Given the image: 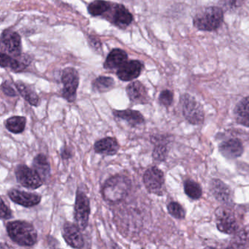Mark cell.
<instances>
[{
	"mask_svg": "<svg viewBox=\"0 0 249 249\" xmlns=\"http://www.w3.org/2000/svg\"><path fill=\"white\" fill-rule=\"evenodd\" d=\"M131 187L132 182L129 178L116 175L106 180L102 189V195L108 203H119L127 196Z\"/></svg>",
	"mask_w": 249,
	"mask_h": 249,
	"instance_id": "1",
	"label": "cell"
},
{
	"mask_svg": "<svg viewBox=\"0 0 249 249\" xmlns=\"http://www.w3.org/2000/svg\"><path fill=\"white\" fill-rule=\"evenodd\" d=\"M223 21L224 10L217 6L202 8L193 18L194 27L200 31H215L221 27Z\"/></svg>",
	"mask_w": 249,
	"mask_h": 249,
	"instance_id": "2",
	"label": "cell"
},
{
	"mask_svg": "<svg viewBox=\"0 0 249 249\" xmlns=\"http://www.w3.org/2000/svg\"><path fill=\"white\" fill-rule=\"evenodd\" d=\"M6 229L11 240L19 246L30 247L37 243V231L33 224L27 221H11L7 224Z\"/></svg>",
	"mask_w": 249,
	"mask_h": 249,
	"instance_id": "3",
	"label": "cell"
},
{
	"mask_svg": "<svg viewBox=\"0 0 249 249\" xmlns=\"http://www.w3.org/2000/svg\"><path fill=\"white\" fill-rule=\"evenodd\" d=\"M180 104L183 116L189 123L194 125L203 123L205 119L203 107L192 96L187 94L182 95Z\"/></svg>",
	"mask_w": 249,
	"mask_h": 249,
	"instance_id": "4",
	"label": "cell"
},
{
	"mask_svg": "<svg viewBox=\"0 0 249 249\" xmlns=\"http://www.w3.org/2000/svg\"><path fill=\"white\" fill-rule=\"evenodd\" d=\"M90 212V201L84 192L78 190L74 207V218L81 230H86L89 224Z\"/></svg>",
	"mask_w": 249,
	"mask_h": 249,
	"instance_id": "5",
	"label": "cell"
},
{
	"mask_svg": "<svg viewBox=\"0 0 249 249\" xmlns=\"http://www.w3.org/2000/svg\"><path fill=\"white\" fill-rule=\"evenodd\" d=\"M15 175L17 181L21 186L31 190L38 189L44 183L34 169L30 168L25 164L17 166L16 167Z\"/></svg>",
	"mask_w": 249,
	"mask_h": 249,
	"instance_id": "6",
	"label": "cell"
},
{
	"mask_svg": "<svg viewBox=\"0 0 249 249\" xmlns=\"http://www.w3.org/2000/svg\"><path fill=\"white\" fill-rule=\"evenodd\" d=\"M62 82L63 84L62 97L70 103L75 101L77 97V89L79 85L78 71L72 68H65L62 72Z\"/></svg>",
	"mask_w": 249,
	"mask_h": 249,
	"instance_id": "7",
	"label": "cell"
},
{
	"mask_svg": "<svg viewBox=\"0 0 249 249\" xmlns=\"http://www.w3.org/2000/svg\"><path fill=\"white\" fill-rule=\"evenodd\" d=\"M143 183L148 192L161 195L164 185V173L157 167H150L144 173Z\"/></svg>",
	"mask_w": 249,
	"mask_h": 249,
	"instance_id": "8",
	"label": "cell"
},
{
	"mask_svg": "<svg viewBox=\"0 0 249 249\" xmlns=\"http://www.w3.org/2000/svg\"><path fill=\"white\" fill-rule=\"evenodd\" d=\"M217 228L226 234H234L238 230V224L234 215L231 212L218 208L215 213Z\"/></svg>",
	"mask_w": 249,
	"mask_h": 249,
	"instance_id": "9",
	"label": "cell"
},
{
	"mask_svg": "<svg viewBox=\"0 0 249 249\" xmlns=\"http://www.w3.org/2000/svg\"><path fill=\"white\" fill-rule=\"evenodd\" d=\"M62 236L68 246L74 249H81L85 244L81 228L76 224L71 222L64 224Z\"/></svg>",
	"mask_w": 249,
	"mask_h": 249,
	"instance_id": "10",
	"label": "cell"
},
{
	"mask_svg": "<svg viewBox=\"0 0 249 249\" xmlns=\"http://www.w3.org/2000/svg\"><path fill=\"white\" fill-rule=\"evenodd\" d=\"M8 195L13 202L25 208H32L38 205L42 199L41 196L37 194L23 192L16 189L8 191Z\"/></svg>",
	"mask_w": 249,
	"mask_h": 249,
	"instance_id": "11",
	"label": "cell"
},
{
	"mask_svg": "<svg viewBox=\"0 0 249 249\" xmlns=\"http://www.w3.org/2000/svg\"><path fill=\"white\" fill-rule=\"evenodd\" d=\"M143 65L138 60L126 61L120 68H118L116 75L123 81H130L138 78L142 72Z\"/></svg>",
	"mask_w": 249,
	"mask_h": 249,
	"instance_id": "12",
	"label": "cell"
},
{
	"mask_svg": "<svg viewBox=\"0 0 249 249\" xmlns=\"http://www.w3.org/2000/svg\"><path fill=\"white\" fill-rule=\"evenodd\" d=\"M1 40L11 56L17 57L21 54V39L18 33L11 30H4Z\"/></svg>",
	"mask_w": 249,
	"mask_h": 249,
	"instance_id": "13",
	"label": "cell"
},
{
	"mask_svg": "<svg viewBox=\"0 0 249 249\" xmlns=\"http://www.w3.org/2000/svg\"><path fill=\"white\" fill-rule=\"evenodd\" d=\"M211 190L217 200L227 205L233 202V195L231 189L218 179H213L211 182Z\"/></svg>",
	"mask_w": 249,
	"mask_h": 249,
	"instance_id": "14",
	"label": "cell"
},
{
	"mask_svg": "<svg viewBox=\"0 0 249 249\" xmlns=\"http://www.w3.org/2000/svg\"><path fill=\"white\" fill-rule=\"evenodd\" d=\"M126 93L129 100L135 104H147L149 102L146 88L140 81L129 84L126 87Z\"/></svg>",
	"mask_w": 249,
	"mask_h": 249,
	"instance_id": "15",
	"label": "cell"
},
{
	"mask_svg": "<svg viewBox=\"0 0 249 249\" xmlns=\"http://www.w3.org/2000/svg\"><path fill=\"white\" fill-rule=\"evenodd\" d=\"M110 21L119 28L124 29L133 21L131 13L123 5H115L113 7Z\"/></svg>",
	"mask_w": 249,
	"mask_h": 249,
	"instance_id": "16",
	"label": "cell"
},
{
	"mask_svg": "<svg viewBox=\"0 0 249 249\" xmlns=\"http://www.w3.org/2000/svg\"><path fill=\"white\" fill-rule=\"evenodd\" d=\"M219 151L230 160L238 158L243 153V144L238 139H230L220 144Z\"/></svg>",
	"mask_w": 249,
	"mask_h": 249,
	"instance_id": "17",
	"label": "cell"
},
{
	"mask_svg": "<svg viewBox=\"0 0 249 249\" xmlns=\"http://www.w3.org/2000/svg\"><path fill=\"white\" fill-rule=\"evenodd\" d=\"M120 145L117 140L111 137L103 138L94 144V149L97 154L106 156H113L117 154Z\"/></svg>",
	"mask_w": 249,
	"mask_h": 249,
	"instance_id": "18",
	"label": "cell"
},
{
	"mask_svg": "<svg viewBox=\"0 0 249 249\" xmlns=\"http://www.w3.org/2000/svg\"><path fill=\"white\" fill-rule=\"evenodd\" d=\"M127 53L122 49H113L107 56L104 68L107 70L119 68L127 61Z\"/></svg>",
	"mask_w": 249,
	"mask_h": 249,
	"instance_id": "19",
	"label": "cell"
},
{
	"mask_svg": "<svg viewBox=\"0 0 249 249\" xmlns=\"http://www.w3.org/2000/svg\"><path fill=\"white\" fill-rule=\"evenodd\" d=\"M113 113L115 117L126 121L132 126L142 124L145 122L142 113L137 110L126 109L124 110H113Z\"/></svg>",
	"mask_w": 249,
	"mask_h": 249,
	"instance_id": "20",
	"label": "cell"
},
{
	"mask_svg": "<svg viewBox=\"0 0 249 249\" xmlns=\"http://www.w3.org/2000/svg\"><path fill=\"white\" fill-rule=\"evenodd\" d=\"M33 167L38 173L43 182H46L50 178L51 166L47 157L44 154H38L35 157Z\"/></svg>",
	"mask_w": 249,
	"mask_h": 249,
	"instance_id": "21",
	"label": "cell"
},
{
	"mask_svg": "<svg viewBox=\"0 0 249 249\" xmlns=\"http://www.w3.org/2000/svg\"><path fill=\"white\" fill-rule=\"evenodd\" d=\"M234 118L239 124L249 127V97L242 99L234 109Z\"/></svg>",
	"mask_w": 249,
	"mask_h": 249,
	"instance_id": "22",
	"label": "cell"
},
{
	"mask_svg": "<svg viewBox=\"0 0 249 249\" xmlns=\"http://www.w3.org/2000/svg\"><path fill=\"white\" fill-rule=\"evenodd\" d=\"M16 87L23 98L31 106H37L40 103V98L34 89L24 83L18 81L16 83Z\"/></svg>",
	"mask_w": 249,
	"mask_h": 249,
	"instance_id": "23",
	"label": "cell"
},
{
	"mask_svg": "<svg viewBox=\"0 0 249 249\" xmlns=\"http://www.w3.org/2000/svg\"><path fill=\"white\" fill-rule=\"evenodd\" d=\"M27 124V119L23 116H12L7 119L5 127L14 134H20L24 132Z\"/></svg>",
	"mask_w": 249,
	"mask_h": 249,
	"instance_id": "24",
	"label": "cell"
},
{
	"mask_svg": "<svg viewBox=\"0 0 249 249\" xmlns=\"http://www.w3.org/2000/svg\"><path fill=\"white\" fill-rule=\"evenodd\" d=\"M112 7L110 2L105 0H95L89 5L88 11L93 17L104 15Z\"/></svg>",
	"mask_w": 249,
	"mask_h": 249,
	"instance_id": "25",
	"label": "cell"
},
{
	"mask_svg": "<svg viewBox=\"0 0 249 249\" xmlns=\"http://www.w3.org/2000/svg\"><path fill=\"white\" fill-rule=\"evenodd\" d=\"M114 86V80L110 77H98L92 83L93 89L100 93L107 92L111 90Z\"/></svg>",
	"mask_w": 249,
	"mask_h": 249,
	"instance_id": "26",
	"label": "cell"
},
{
	"mask_svg": "<svg viewBox=\"0 0 249 249\" xmlns=\"http://www.w3.org/2000/svg\"><path fill=\"white\" fill-rule=\"evenodd\" d=\"M31 62V59L27 54H22L16 57V59H11L9 68L14 72H21L24 71Z\"/></svg>",
	"mask_w": 249,
	"mask_h": 249,
	"instance_id": "27",
	"label": "cell"
},
{
	"mask_svg": "<svg viewBox=\"0 0 249 249\" xmlns=\"http://www.w3.org/2000/svg\"><path fill=\"white\" fill-rule=\"evenodd\" d=\"M186 195L192 199H199L202 196V189L199 183L192 180H187L184 183Z\"/></svg>",
	"mask_w": 249,
	"mask_h": 249,
	"instance_id": "28",
	"label": "cell"
},
{
	"mask_svg": "<svg viewBox=\"0 0 249 249\" xmlns=\"http://www.w3.org/2000/svg\"><path fill=\"white\" fill-rule=\"evenodd\" d=\"M167 211L172 216L177 219H183L186 216V211L180 204L176 202H170L167 205Z\"/></svg>",
	"mask_w": 249,
	"mask_h": 249,
	"instance_id": "29",
	"label": "cell"
},
{
	"mask_svg": "<svg viewBox=\"0 0 249 249\" xmlns=\"http://www.w3.org/2000/svg\"><path fill=\"white\" fill-rule=\"evenodd\" d=\"M167 156V148L166 144L158 142L156 144L153 151V158L158 161H163L166 160Z\"/></svg>",
	"mask_w": 249,
	"mask_h": 249,
	"instance_id": "30",
	"label": "cell"
},
{
	"mask_svg": "<svg viewBox=\"0 0 249 249\" xmlns=\"http://www.w3.org/2000/svg\"><path fill=\"white\" fill-rule=\"evenodd\" d=\"M245 0H221V3L227 11H234L241 8Z\"/></svg>",
	"mask_w": 249,
	"mask_h": 249,
	"instance_id": "31",
	"label": "cell"
},
{
	"mask_svg": "<svg viewBox=\"0 0 249 249\" xmlns=\"http://www.w3.org/2000/svg\"><path fill=\"white\" fill-rule=\"evenodd\" d=\"M159 101L162 106L169 107L173 101V93L170 90H164L161 91L159 97Z\"/></svg>",
	"mask_w": 249,
	"mask_h": 249,
	"instance_id": "32",
	"label": "cell"
},
{
	"mask_svg": "<svg viewBox=\"0 0 249 249\" xmlns=\"http://www.w3.org/2000/svg\"><path fill=\"white\" fill-rule=\"evenodd\" d=\"M12 211L5 205L3 199H1V218L2 220H8L12 218Z\"/></svg>",
	"mask_w": 249,
	"mask_h": 249,
	"instance_id": "33",
	"label": "cell"
},
{
	"mask_svg": "<svg viewBox=\"0 0 249 249\" xmlns=\"http://www.w3.org/2000/svg\"><path fill=\"white\" fill-rule=\"evenodd\" d=\"M1 87H2V91H3L5 95L9 96V97H16V96H17V93L16 92L12 86L8 81L4 82Z\"/></svg>",
	"mask_w": 249,
	"mask_h": 249,
	"instance_id": "34",
	"label": "cell"
},
{
	"mask_svg": "<svg viewBox=\"0 0 249 249\" xmlns=\"http://www.w3.org/2000/svg\"><path fill=\"white\" fill-rule=\"evenodd\" d=\"M61 157L62 160H68L72 157V151L71 148L66 145H64L61 149Z\"/></svg>",
	"mask_w": 249,
	"mask_h": 249,
	"instance_id": "35",
	"label": "cell"
},
{
	"mask_svg": "<svg viewBox=\"0 0 249 249\" xmlns=\"http://www.w3.org/2000/svg\"><path fill=\"white\" fill-rule=\"evenodd\" d=\"M11 57L6 53H1V67L2 68H9L11 62Z\"/></svg>",
	"mask_w": 249,
	"mask_h": 249,
	"instance_id": "36",
	"label": "cell"
},
{
	"mask_svg": "<svg viewBox=\"0 0 249 249\" xmlns=\"http://www.w3.org/2000/svg\"><path fill=\"white\" fill-rule=\"evenodd\" d=\"M89 43L93 48L94 49H101V42L98 38L95 37H89Z\"/></svg>",
	"mask_w": 249,
	"mask_h": 249,
	"instance_id": "37",
	"label": "cell"
}]
</instances>
